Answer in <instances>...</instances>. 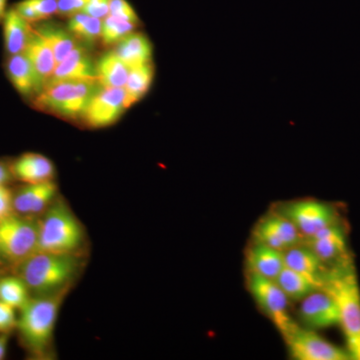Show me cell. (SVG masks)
<instances>
[{"instance_id": "cell-1", "label": "cell", "mask_w": 360, "mask_h": 360, "mask_svg": "<svg viewBox=\"0 0 360 360\" xmlns=\"http://www.w3.org/2000/svg\"><path fill=\"white\" fill-rule=\"evenodd\" d=\"M87 255L37 251L13 270L25 281L32 296L70 293L86 269Z\"/></svg>"}, {"instance_id": "cell-2", "label": "cell", "mask_w": 360, "mask_h": 360, "mask_svg": "<svg viewBox=\"0 0 360 360\" xmlns=\"http://www.w3.org/2000/svg\"><path fill=\"white\" fill-rule=\"evenodd\" d=\"M68 295L32 296L20 309L16 330L21 345L32 359H54L56 322Z\"/></svg>"}, {"instance_id": "cell-3", "label": "cell", "mask_w": 360, "mask_h": 360, "mask_svg": "<svg viewBox=\"0 0 360 360\" xmlns=\"http://www.w3.org/2000/svg\"><path fill=\"white\" fill-rule=\"evenodd\" d=\"M39 220V251L87 255L89 236L82 220L59 194Z\"/></svg>"}, {"instance_id": "cell-4", "label": "cell", "mask_w": 360, "mask_h": 360, "mask_svg": "<svg viewBox=\"0 0 360 360\" xmlns=\"http://www.w3.org/2000/svg\"><path fill=\"white\" fill-rule=\"evenodd\" d=\"M322 290L330 293L338 303L347 352L352 359L360 360V290L354 265L330 270Z\"/></svg>"}, {"instance_id": "cell-5", "label": "cell", "mask_w": 360, "mask_h": 360, "mask_svg": "<svg viewBox=\"0 0 360 360\" xmlns=\"http://www.w3.org/2000/svg\"><path fill=\"white\" fill-rule=\"evenodd\" d=\"M101 85L96 82L59 80L47 82L33 98L39 110L70 120L82 117L89 99Z\"/></svg>"}, {"instance_id": "cell-6", "label": "cell", "mask_w": 360, "mask_h": 360, "mask_svg": "<svg viewBox=\"0 0 360 360\" xmlns=\"http://www.w3.org/2000/svg\"><path fill=\"white\" fill-rule=\"evenodd\" d=\"M39 251V220L26 215H9L0 220V257L11 270Z\"/></svg>"}, {"instance_id": "cell-7", "label": "cell", "mask_w": 360, "mask_h": 360, "mask_svg": "<svg viewBox=\"0 0 360 360\" xmlns=\"http://www.w3.org/2000/svg\"><path fill=\"white\" fill-rule=\"evenodd\" d=\"M246 285L257 307L276 326L281 335H286L295 321L288 314V298L276 281L246 269Z\"/></svg>"}, {"instance_id": "cell-8", "label": "cell", "mask_w": 360, "mask_h": 360, "mask_svg": "<svg viewBox=\"0 0 360 360\" xmlns=\"http://www.w3.org/2000/svg\"><path fill=\"white\" fill-rule=\"evenodd\" d=\"M274 210L292 222L303 239L310 238L324 227L340 222L335 208L319 200L290 201L281 203Z\"/></svg>"}, {"instance_id": "cell-9", "label": "cell", "mask_w": 360, "mask_h": 360, "mask_svg": "<svg viewBox=\"0 0 360 360\" xmlns=\"http://www.w3.org/2000/svg\"><path fill=\"white\" fill-rule=\"evenodd\" d=\"M302 243L314 251L329 271L352 266L345 227L340 222L324 227L310 238L303 239Z\"/></svg>"}, {"instance_id": "cell-10", "label": "cell", "mask_w": 360, "mask_h": 360, "mask_svg": "<svg viewBox=\"0 0 360 360\" xmlns=\"http://www.w3.org/2000/svg\"><path fill=\"white\" fill-rule=\"evenodd\" d=\"M290 354L297 360H347L349 352L335 347L315 333L311 329L296 324L283 336Z\"/></svg>"}, {"instance_id": "cell-11", "label": "cell", "mask_w": 360, "mask_h": 360, "mask_svg": "<svg viewBox=\"0 0 360 360\" xmlns=\"http://www.w3.org/2000/svg\"><path fill=\"white\" fill-rule=\"evenodd\" d=\"M125 110L124 89L99 86L89 99L80 120L90 129H104L117 122Z\"/></svg>"}, {"instance_id": "cell-12", "label": "cell", "mask_w": 360, "mask_h": 360, "mask_svg": "<svg viewBox=\"0 0 360 360\" xmlns=\"http://www.w3.org/2000/svg\"><path fill=\"white\" fill-rule=\"evenodd\" d=\"M252 239L281 252L303 243L302 234L292 222L274 210L258 220L252 231Z\"/></svg>"}, {"instance_id": "cell-13", "label": "cell", "mask_w": 360, "mask_h": 360, "mask_svg": "<svg viewBox=\"0 0 360 360\" xmlns=\"http://www.w3.org/2000/svg\"><path fill=\"white\" fill-rule=\"evenodd\" d=\"M298 315L302 323L311 329L329 328L340 322L338 303L322 288L303 298Z\"/></svg>"}, {"instance_id": "cell-14", "label": "cell", "mask_w": 360, "mask_h": 360, "mask_svg": "<svg viewBox=\"0 0 360 360\" xmlns=\"http://www.w3.org/2000/svg\"><path fill=\"white\" fill-rule=\"evenodd\" d=\"M56 181L23 184L13 191L14 212L26 217H39L58 198Z\"/></svg>"}, {"instance_id": "cell-15", "label": "cell", "mask_w": 360, "mask_h": 360, "mask_svg": "<svg viewBox=\"0 0 360 360\" xmlns=\"http://www.w3.org/2000/svg\"><path fill=\"white\" fill-rule=\"evenodd\" d=\"M59 80L97 82L96 63L87 51L86 47L78 44L63 61L58 63L53 75L47 82Z\"/></svg>"}, {"instance_id": "cell-16", "label": "cell", "mask_w": 360, "mask_h": 360, "mask_svg": "<svg viewBox=\"0 0 360 360\" xmlns=\"http://www.w3.org/2000/svg\"><path fill=\"white\" fill-rule=\"evenodd\" d=\"M14 179L22 184L54 181L56 167L49 158L40 153H27L11 162Z\"/></svg>"}, {"instance_id": "cell-17", "label": "cell", "mask_w": 360, "mask_h": 360, "mask_svg": "<svg viewBox=\"0 0 360 360\" xmlns=\"http://www.w3.org/2000/svg\"><path fill=\"white\" fill-rule=\"evenodd\" d=\"M283 262L284 266L307 276L321 288L329 274L328 267L309 246L303 243L284 251Z\"/></svg>"}, {"instance_id": "cell-18", "label": "cell", "mask_w": 360, "mask_h": 360, "mask_svg": "<svg viewBox=\"0 0 360 360\" xmlns=\"http://www.w3.org/2000/svg\"><path fill=\"white\" fill-rule=\"evenodd\" d=\"M6 73L11 84L20 96L34 98L44 89L37 71L25 52L8 56Z\"/></svg>"}, {"instance_id": "cell-19", "label": "cell", "mask_w": 360, "mask_h": 360, "mask_svg": "<svg viewBox=\"0 0 360 360\" xmlns=\"http://www.w3.org/2000/svg\"><path fill=\"white\" fill-rule=\"evenodd\" d=\"M246 269L274 281L284 267L283 252L253 240L246 251Z\"/></svg>"}, {"instance_id": "cell-20", "label": "cell", "mask_w": 360, "mask_h": 360, "mask_svg": "<svg viewBox=\"0 0 360 360\" xmlns=\"http://www.w3.org/2000/svg\"><path fill=\"white\" fill-rule=\"evenodd\" d=\"M113 51L129 70L153 63V44L143 33H130L129 37L115 45Z\"/></svg>"}, {"instance_id": "cell-21", "label": "cell", "mask_w": 360, "mask_h": 360, "mask_svg": "<svg viewBox=\"0 0 360 360\" xmlns=\"http://www.w3.org/2000/svg\"><path fill=\"white\" fill-rule=\"evenodd\" d=\"M23 52L37 71L42 86H44L51 79L58 63L51 46L33 26L32 35Z\"/></svg>"}, {"instance_id": "cell-22", "label": "cell", "mask_w": 360, "mask_h": 360, "mask_svg": "<svg viewBox=\"0 0 360 360\" xmlns=\"http://www.w3.org/2000/svg\"><path fill=\"white\" fill-rule=\"evenodd\" d=\"M32 32V23L25 20L14 7L6 11L4 18V37L8 56L25 51Z\"/></svg>"}, {"instance_id": "cell-23", "label": "cell", "mask_w": 360, "mask_h": 360, "mask_svg": "<svg viewBox=\"0 0 360 360\" xmlns=\"http://www.w3.org/2000/svg\"><path fill=\"white\" fill-rule=\"evenodd\" d=\"M129 68L118 58L115 51L106 52L96 63L97 82L108 89H124Z\"/></svg>"}, {"instance_id": "cell-24", "label": "cell", "mask_w": 360, "mask_h": 360, "mask_svg": "<svg viewBox=\"0 0 360 360\" xmlns=\"http://www.w3.org/2000/svg\"><path fill=\"white\" fill-rule=\"evenodd\" d=\"M34 28L51 46L56 56V63L63 61L78 44H80L79 40L68 30V27L63 28L52 23H44L35 26Z\"/></svg>"}, {"instance_id": "cell-25", "label": "cell", "mask_w": 360, "mask_h": 360, "mask_svg": "<svg viewBox=\"0 0 360 360\" xmlns=\"http://www.w3.org/2000/svg\"><path fill=\"white\" fill-rule=\"evenodd\" d=\"M274 281L283 291L284 295L288 296V300H302L310 293L321 290L317 284L307 276L286 266L283 267Z\"/></svg>"}, {"instance_id": "cell-26", "label": "cell", "mask_w": 360, "mask_h": 360, "mask_svg": "<svg viewBox=\"0 0 360 360\" xmlns=\"http://www.w3.org/2000/svg\"><path fill=\"white\" fill-rule=\"evenodd\" d=\"M155 77V66L151 65L132 68L124 85L125 106L131 108L148 94Z\"/></svg>"}, {"instance_id": "cell-27", "label": "cell", "mask_w": 360, "mask_h": 360, "mask_svg": "<svg viewBox=\"0 0 360 360\" xmlns=\"http://www.w3.org/2000/svg\"><path fill=\"white\" fill-rule=\"evenodd\" d=\"M32 297L25 281L18 274L0 276V302L20 310Z\"/></svg>"}, {"instance_id": "cell-28", "label": "cell", "mask_w": 360, "mask_h": 360, "mask_svg": "<svg viewBox=\"0 0 360 360\" xmlns=\"http://www.w3.org/2000/svg\"><path fill=\"white\" fill-rule=\"evenodd\" d=\"M101 25L103 20L82 13L70 18L68 30L79 42H96L101 39Z\"/></svg>"}, {"instance_id": "cell-29", "label": "cell", "mask_w": 360, "mask_h": 360, "mask_svg": "<svg viewBox=\"0 0 360 360\" xmlns=\"http://www.w3.org/2000/svg\"><path fill=\"white\" fill-rule=\"evenodd\" d=\"M137 25L129 21L120 20L115 16L108 15L103 20L101 39L105 46H112L120 44L130 33L136 30Z\"/></svg>"}, {"instance_id": "cell-30", "label": "cell", "mask_w": 360, "mask_h": 360, "mask_svg": "<svg viewBox=\"0 0 360 360\" xmlns=\"http://www.w3.org/2000/svg\"><path fill=\"white\" fill-rule=\"evenodd\" d=\"M110 14L120 18V20L129 21V22L139 25V15L127 0H111Z\"/></svg>"}, {"instance_id": "cell-31", "label": "cell", "mask_w": 360, "mask_h": 360, "mask_svg": "<svg viewBox=\"0 0 360 360\" xmlns=\"http://www.w3.org/2000/svg\"><path fill=\"white\" fill-rule=\"evenodd\" d=\"M15 309L0 302V335H11L16 330L18 316Z\"/></svg>"}, {"instance_id": "cell-32", "label": "cell", "mask_w": 360, "mask_h": 360, "mask_svg": "<svg viewBox=\"0 0 360 360\" xmlns=\"http://www.w3.org/2000/svg\"><path fill=\"white\" fill-rule=\"evenodd\" d=\"M89 0H58V15L70 18L84 13Z\"/></svg>"}, {"instance_id": "cell-33", "label": "cell", "mask_w": 360, "mask_h": 360, "mask_svg": "<svg viewBox=\"0 0 360 360\" xmlns=\"http://www.w3.org/2000/svg\"><path fill=\"white\" fill-rule=\"evenodd\" d=\"M39 14L40 20H45L58 13V0H25Z\"/></svg>"}, {"instance_id": "cell-34", "label": "cell", "mask_w": 360, "mask_h": 360, "mask_svg": "<svg viewBox=\"0 0 360 360\" xmlns=\"http://www.w3.org/2000/svg\"><path fill=\"white\" fill-rule=\"evenodd\" d=\"M13 213V191L8 186H0V220Z\"/></svg>"}, {"instance_id": "cell-35", "label": "cell", "mask_w": 360, "mask_h": 360, "mask_svg": "<svg viewBox=\"0 0 360 360\" xmlns=\"http://www.w3.org/2000/svg\"><path fill=\"white\" fill-rule=\"evenodd\" d=\"M110 1L111 0H89L85 6L84 13L103 20L110 15Z\"/></svg>"}, {"instance_id": "cell-36", "label": "cell", "mask_w": 360, "mask_h": 360, "mask_svg": "<svg viewBox=\"0 0 360 360\" xmlns=\"http://www.w3.org/2000/svg\"><path fill=\"white\" fill-rule=\"evenodd\" d=\"M14 179L11 163L0 160V186H8Z\"/></svg>"}, {"instance_id": "cell-37", "label": "cell", "mask_w": 360, "mask_h": 360, "mask_svg": "<svg viewBox=\"0 0 360 360\" xmlns=\"http://www.w3.org/2000/svg\"><path fill=\"white\" fill-rule=\"evenodd\" d=\"M8 341L9 335H0V360L6 357Z\"/></svg>"}, {"instance_id": "cell-38", "label": "cell", "mask_w": 360, "mask_h": 360, "mask_svg": "<svg viewBox=\"0 0 360 360\" xmlns=\"http://www.w3.org/2000/svg\"><path fill=\"white\" fill-rule=\"evenodd\" d=\"M7 0H0V21L4 20V15L6 13Z\"/></svg>"}, {"instance_id": "cell-39", "label": "cell", "mask_w": 360, "mask_h": 360, "mask_svg": "<svg viewBox=\"0 0 360 360\" xmlns=\"http://www.w3.org/2000/svg\"><path fill=\"white\" fill-rule=\"evenodd\" d=\"M2 265H4V264H2L1 257H0V269H1Z\"/></svg>"}]
</instances>
